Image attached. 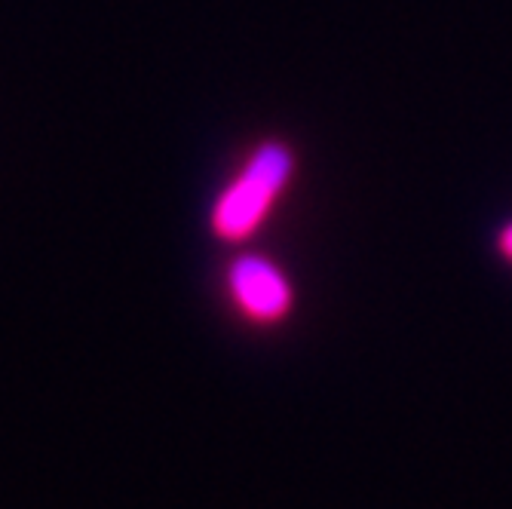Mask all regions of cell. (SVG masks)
<instances>
[{
  "mask_svg": "<svg viewBox=\"0 0 512 509\" xmlns=\"http://www.w3.org/2000/svg\"><path fill=\"white\" fill-rule=\"evenodd\" d=\"M292 151L286 145L267 142L255 151L243 175L230 184L215 203L212 212V230L227 240V243H240L252 237L258 224L267 218L273 200L283 194V188L292 178Z\"/></svg>",
  "mask_w": 512,
  "mask_h": 509,
  "instance_id": "obj_1",
  "label": "cell"
},
{
  "mask_svg": "<svg viewBox=\"0 0 512 509\" xmlns=\"http://www.w3.org/2000/svg\"><path fill=\"white\" fill-rule=\"evenodd\" d=\"M497 249H500V255H503L506 261H512V224H506V227L500 230V237H497Z\"/></svg>",
  "mask_w": 512,
  "mask_h": 509,
  "instance_id": "obj_3",
  "label": "cell"
},
{
  "mask_svg": "<svg viewBox=\"0 0 512 509\" xmlns=\"http://www.w3.org/2000/svg\"><path fill=\"white\" fill-rule=\"evenodd\" d=\"M227 289L240 313L252 322H261V326H273L292 313V283L283 270L261 255H240L230 264Z\"/></svg>",
  "mask_w": 512,
  "mask_h": 509,
  "instance_id": "obj_2",
  "label": "cell"
}]
</instances>
